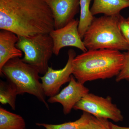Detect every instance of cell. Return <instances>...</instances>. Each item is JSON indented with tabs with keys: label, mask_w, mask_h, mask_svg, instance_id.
<instances>
[{
	"label": "cell",
	"mask_w": 129,
	"mask_h": 129,
	"mask_svg": "<svg viewBox=\"0 0 129 129\" xmlns=\"http://www.w3.org/2000/svg\"><path fill=\"white\" fill-rule=\"evenodd\" d=\"M18 37L16 46L24 54L22 60L36 68L40 74H45L53 54V42L50 34Z\"/></svg>",
	"instance_id": "5"
},
{
	"label": "cell",
	"mask_w": 129,
	"mask_h": 129,
	"mask_svg": "<svg viewBox=\"0 0 129 129\" xmlns=\"http://www.w3.org/2000/svg\"><path fill=\"white\" fill-rule=\"evenodd\" d=\"M129 7V0H94L91 12L93 16L99 14L115 16L122 9Z\"/></svg>",
	"instance_id": "12"
},
{
	"label": "cell",
	"mask_w": 129,
	"mask_h": 129,
	"mask_svg": "<svg viewBox=\"0 0 129 129\" xmlns=\"http://www.w3.org/2000/svg\"><path fill=\"white\" fill-rule=\"evenodd\" d=\"M124 56L119 51L101 49L88 50L76 56L73 61V75L79 82L106 79L117 76Z\"/></svg>",
	"instance_id": "2"
},
{
	"label": "cell",
	"mask_w": 129,
	"mask_h": 129,
	"mask_svg": "<svg viewBox=\"0 0 129 129\" xmlns=\"http://www.w3.org/2000/svg\"><path fill=\"white\" fill-rule=\"evenodd\" d=\"M83 129H111L110 122L108 119L92 115L89 123Z\"/></svg>",
	"instance_id": "17"
},
{
	"label": "cell",
	"mask_w": 129,
	"mask_h": 129,
	"mask_svg": "<svg viewBox=\"0 0 129 129\" xmlns=\"http://www.w3.org/2000/svg\"><path fill=\"white\" fill-rule=\"evenodd\" d=\"M68 60L64 68L54 70L49 67L43 76L40 77L42 87L46 96L51 97L57 94L62 86L69 82L73 75V61L76 53L73 49L68 51Z\"/></svg>",
	"instance_id": "7"
},
{
	"label": "cell",
	"mask_w": 129,
	"mask_h": 129,
	"mask_svg": "<svg viewBox=\"0 0 129 129\" xmlns=\"http://www.w3.org/2000/svg\"><path fill=\"white\" fill-rule=\"evenodd\" d=\"M120 15L94 17L83 39L87 50H129V45L119 27Z\"/></svg>",
	"instance_id": "3"
},
{
	"label": "cell",
	"mask_w": 129,
	"mask_h": 129,
	"mask_svg": "<svg viewBox=\"0 0 129 129\" xmlns=\"http://www.w3.org/2000/svg\"><path fill=\"white\" fill-rule=\"evenodd\" d=\"M18 95L17 91L8 81H0V102L2 104H8L12 109L15 110L16 100Z\"/></svg>",
	"instance_id": "16"
},
{
	"label": "cell",
	"mask_w": 129,
	"mask_h": 129,
	"mask_svg": "<svg viewBox=\"0 0 129 129\" xmlns=\"http://www.w3.org/2000/svg\"><path fill=\"white\" fill-rule=\"evenodd\" d=\"M79 20L73 19L67 25L60 28L54 29L50 33L53 44V54L58 55L60 50L66 47H73L83 52L88 50L79 34Z\"/></svg>",
	"instance_id": "8"
},
{
	"label": "cell",
	"mask_w": 129,
	"mask_h": 129,
	"mask_svg": "<svg viewBox=\"0 0 129 129\" xmlns=\"http://www.w3.org/2000/svg\"><path fill=\"white\" fill-rule=\"evenodd\" d=\"M53 15L55 29L67 25L74 19L80 9V0H44Z\"/></svg>",
	"instance_id": "10"
},
{
	"label": "cell",
	"mask_w": 129,
	"mask_h": 129,
	"mask_svg": "<svg viewBox=\"0 0 129 129\" xmlns=\"http://www.w3.org/2000/svg\"><path fill=\"white\" fill-rule=\"evenodd\" d=\"M18 37L13 32L6 30L0 31V70L10 60L21 58L22 52L17 47Z\"/></svg>",
	"instance_id": "11"
},
{
	"label": "cell",
	"mask_w": 129,
	"mask_h": 129,
	"mask_svg": "<svg viewBox=\"0 0 129 129\" xmlns=\"http://www.w3.org/2000/svg\"><path fill=\"white\" fill-rule=\"evenodd\" d=\"M110 125L111 129H129V127H124L119 126L110 122Z\"/></svg>",
	"instance_id": "20"
},
{
	"label": "cell",
	"mask_w": 129,
	"mask_h": 129,
	"mask_svg": "<svg viewBox=\"0 0 129 129\" xmlns=\"http://www.w3.org/2000/svg\"><path fill=\"white\" fill-rule=\"evenodd\" d=\"M92 115L85 112L78 120L66 122L59 124H49L44 123H36V125L46 129H83L89 123Z\"/></svg>",
	"instance_id": "15"
},
{
	"label": "cell",
	"mask_w": 129,
	"mask_h": 129,
	"mask_svg": "<svg viewBox=\"0 0 129 129\" xmlns=\"http://www.w3.org/2000/svg\"><path fill=\"white\" fill-rule=\"evenodd\" d=\"M127 22H128V23H129V17L128 18V19H127Z\"/></svg>",
	"instance_id": "21"
},
{
	"label": "cell",
	"mask_w": 129,
	"mask_h": 129,
	"mask_svg": "<svg viewBox=\"0 0 129 129\" xmlns=\"http://www.w3.org/2000/svg\"><path fill=\"white\" fill-rule=\"evenodd\" d=\"M0 129H26V123L21 115L1 107Z\"/></svg>",
	"instance_id": "13"
},
{
	"label": "cell",
	"mask_w": 129,
	"mask_h": 129,
	"mask_svg": "<svg viewBox=\"0 0 129 129\" xmlns=\"http://www.w3.org/2000/svg\"><path fill=\"white\" fill-rule=\"evenodd\" d=\"M118 25L123 37L129 45V23L127 19L120 14L119 17Z\"/></svg>",
	"instance_id": "19"
},
{
	"label": "cell",
	"mask_w": 129,
	"mask_h": 129,
	"mask_svg": "<svg viewBox=\"0 0 129 129\" xmlns=\"http://www.w3.org/2000/svg\"><path fill=\"white\" fill-rule=\"evenodd\" d=\"M91 1L80 0V17L78 29L79 34L82 39L95 17L92 15L90 8V4Z\"/></svg>",
	"instance_id": "14"
},
{
	"label": "cell",
	"mask_w": 129,
	"mask_h": 129,
	"mask_svg": "<svg viewBox=\"0 0 129 129\" xmlns=\"http://www.w3.org/2000/svg\"><path fill=\"white\" fill-rule=\"evenodd\" d=\"M123 54L124 58L123 66L120 73L115 79L117 82L125 80L129 81V50Z\"/></svg>",
	"instance_id": "18"
},
{
	"label": "cell",
	"mask_w": 129,
	"mask_h": 129,
	"mask_svg": "<svg viewBox=\"0 0 129 129\" xmlns=\"http://www.w3.org/2000/svg\"><path fill=\"white\" fill-rule=\"evenodd\" d=\"M0 29L28 37L50 34L55 25L44 0H0Z\"/></svg>",
	"instance_id": "1"
},
{
	"label": "cell",
	"mask_w": 129,
	"mask_h": 129,
	"mask_svg": "<svg viewBox=\"0 0 129 129\" xmlns=\"http://www.w3.org/2000/svg\"><path fill=\"white\" fill-rule=\"evenodd\" d=\"M89 91L84 84L78 81L72 75L68 85L57 94L49 98L47 102L60 103L62 106L63 113L67 115Z\"/></svg>",
	"instance_id": "9"
},
{
	"label": "cell",
	"mask_w": 129,
	"mask_h": 129,
	"mask_svg": "<svg viewBox=\"0 0 129 129\" xmlns=\"http://www.w3.org/2000/svg\"><path fill=\"white\" fill-rule=\"evenodd\" d=\"M39 74L36 68L24 62L20 58L10 60L0 70L1 76L6 77L18 95L28 93L34 96L49 109Z\"/></svg>",
	"instance_id": "4"
},
{
	"label": "cell",
	"mask_w": 129,
	"mask_h": 129,
	"mask_svg": "<svg viewBox=\"0 0 129 129\" xmlns=\"http://www.w3.org/2000/svg\"><path fill=\"white\" fill-rule=\"evenodd\" d=\"M73 109L81 110L97 118L111 119L114 122H122L123 116L112 98L99 96L89 92L75 105Z\"/></svg>",
	"instance_id": "6"
}]
</instances>
